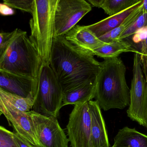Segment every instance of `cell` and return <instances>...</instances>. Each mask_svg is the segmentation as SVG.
<instances>
[{
  "label": "cell",
  "mask_w": 147,
  "mask_h": 147,
  "mask_svg": "<svg viewBox=\"0 0 147 147\" xmlns=\"http://www.w3.org/2000/svg\"><path fill=\"white\" fill-rule=\"evenodd\" d=\"M93 56L74 46L65 36H54L49 65L63 93L96 80L101 63Z\"/></svg>",
  "instance_id": "1"
},
{
  "label": "cell",
  "mask_w": 147,
  "mask_h": 147,
  "mask_svg": "<svg viewBox=\"0 0 147 147\" xmlns=\"http://www.w3.org/2000/svg\"><path fill=\"white\" fill-rule=\"evenodd\" d=\"M42 64L36 47L26 31L16 28L7 33L0 46V68L38 80Z\"/></svg>",
  "instance_id": "2"
},
{
  "label": "cell",
  "mask_w": 147,
  "mask_h": 147,
  "mask_svg": "<svg viewBox=\"0 0 147 147\" xmlns=\"http://www.w3.org/2000/svg\"><path fill=\"white\" fill-rule=\"evenodd\" d=\"M126 67L119 57L104 59L96 79V101L105 111L123 109L130 104Z\"/></svg>",
  "instance_id": "3"
},
{
  "label": "cell",
  "mask_w": 147,
  "mask_h": 147,
  "mask_svg": "<svg viewBox=\"0 0 147 147\" xmlns=\"http://www.w3.org/2000/svg\"><path fill=\"white\" fill-rule=\"evenodd\" d=\"M58 0H34L29 21L30 40L38 51L42 64H50L55 33V14Z\"/></svg>",
  "instance_id": "4"
},
{
  "label": "cell",
  "mask_w": 147,
  "mask_h": 147,
  "mask_svg": "<svg viewBox=\"0 0 147 147\" xmlns=\"http://www.w3.org/2000/svg\"><path fill=\"white\" fill-rule=\"evenodd\" d=\"M63 89L54 72L49 65L41 64L32 110L57 118L63 107Z\"/></svg>",
  "instance_id": "5"
},
{
  "label": "cell",
  "mask_w": 147,
  "mask_h": 147,
  "mask_svg": "<svg viewBox=\"0 0 147 147\" xmlns=\"http://www.w3.org/2000/svg\"><path fill=\"white\" fill-rule=\"evenodd\" d=\"M85 0H58L55 14L54 36H65L91 10Z\"/></svg>",
  "instance_id": "6"
},
{
  "label": "cell",
  "mask_w": 147,
  "mask_h": 147,
  "mask_svg": "<svg viewBox=\"0 0 147 147\" xmlns=\"http://www.w3.org/2000/svg\"><path fill=\"white\" fill-rule=\"evenodd\" d=\"M29 112L33 123L38 146L68 147L69 139L59 125L57 117L42 115L33 110Z\"/></svg>",
  "instance_id": "7"
},
{
  "label": "cell",
  "mask_w": 147,
  "mask_h": 147,
  "mask_svg": "<svg viewBox=\"0 0 147 147\" xmlns=\"http://www.w3.org/2000/svg\"><path fill=\"white\" fill-rule=\"evenodd\" d=\"M72 147H90L91 115L88 102L74 105L67 125Z\"/></svg>",
  "instance_id": "8"
},
{
  "label": "cell",
  "mask_w": 147,
  "mask_h": 147,
  "mask_svg": "<svg viewBox=\"0 0 147 147\" xmlns=\"http://www.w3.org/2000/svg\"><path fill=\"white\" fill-rule=\"evenodd\" d=\"M146 80L142 71L140 54L135 53L133 75L130 89V104L127 110V116L142 126Z\"/></svg>",
  "instance_id": "9"
},
{
  "label": "cell",
  "mask_w": 147,
  "mask_h": 147,
  "mask_svg": "<svg viewBox=\"0 0 147 147\" xmlns=\"http://www.w3.org/2000/svg\"><path fill=\"white\" fill-rule=\"evenodd\" d=\"M0 111L12 126L14 131L27 142L38 146L34 126L29 112H24L16 108L0 96Z\"/></svg>",
  "instance_id": "10"
},
{
  "label": "cell",
  "mask_w": 147,
  "mask_h": 147,
  "mask_svg": "<svg viewBox=\"0 0 147 147\" xmlns=\"http://www.w3.org/2000/svg\"><path fill=\"white\" fill-rule=\"evenodd\" d=\"M38 80L19 76L0 68V88L23 98L35 97Z\"/></svg>",
  "instance_id": "11"
},
{
  "label": "cell",
  "mask_w": 147,
  "mask_h": 147,
  "mask_svg": "<svg viewBox=\"0 0 147 147\" xmlns=\"http://www.w3.org/2000/svg\"><path fill=\"white\" fill-rule=\"evenodd\" d=\"M88 103L91 115L90 147H111L101 109L96 101Z\"/></svg>",
  "instance_id": "12"
},
{
  "label": "cell",
  "mask_w": 147,
  "mask_h": 147,
  "mask_svg": "<svg viewBox=\"0 0 147 147\" xmlns=\"http://www.w3.org/2000/svg\"><path fill=\"white\" fill-rule=\"evenodd\" d=\"M65 37L75 46L91 54L95 49L106 44L97 37L87 26H75Z\"/></svg>",
  "instance_id": "13"
},
{
  "label": "cell",
  "mask_w": 147,
  "mask_h": 147,
  "mask_svg": "<svg viewBox=\"0 0 147 147\" xmlns=\"http://www.w3.org/2000/svg\"><path fill=\"white\" fill-rule=\"evenodd\" d=\"M96 90V80L63 92L62 106L75 105L92 101L95 98Z\"/></svg>",
  "instance_id": "14"
},
{
  "label": "cell",
  "mask_w": 147,
  "mask_h": 147,
  "mask_svg": "<svg viewBox=\"0 0 147 147\" xmlns=\"http://www.w3.org/2000/svg\"><path fill=\"white\" fill-rule=\"evenodd\" d=\"M142 2V1H140L138 3L129 8L117 14L109 16L95 24L87 26V28L99 38L121 25Z\"/></svg>",
  "instance_id": "15"
},
{
  "label": "cell",
  "mask_w": 147,
  "mask_h": 147,
  "mask_svg": "<svg viewBox=\"0 0 147 147\" xmlns=\"http://www.w3.org/2000/svg\"><path fill=\"white\" fill-rule=\"evenodd\" d=\"M137 48L128 39H126L106 43L92 51V54L104 59L117 58L123 53L138 52Z\"/></svg>",
  "instance_id": "16"
},
{
  "label": "cell",
  "mask_w": 147,
  "mask_h": 147,
  "mask_svg": "<svg viewBox=\"0 0 147 147\" xmlns=\"http://www.w3.org/2000/svg\"><path fill=\"white\" fill-rule=\"evenodd\" d=\"M111 147H147V135L135 128L125 127L119 130Z\"/></svg>",
  "instance_id": "17"
},
{
  "label": "cell",
  "mask_w": 147,
  "mask_h": 147,
  "mask_svg": "<svg viewBox=\"0 0 147 147\" xmlns=\"http://www.w3.org/2000/svg\"><path fill=\"white\" fill-rule=\"evenodd\" d=\"M142 2V1L139 6L125 19L121 25L98 38L103 42L106 43L117 41L120 35L143 13Z\"/></svg>",
  "instance_id": "18"
},
{
  "label": "cell",
  "mask_w": 147,
  "mask_h": 147,
  "mask_svg": "<svg viewBox=\"0 0 147 147\" xmlns=\"http://www.w3.org/2000/svg\"><path fill=\"white\" fill-rule=\"evenodd\" d=\"M138 0H104L102 8L109 16L119 14L139 2Z\"/></svg>",
  "instance_id": "19"
},
{
  "label": "cell",
  "mask_w": 147,
  "mask_h": 147,
  "mask_svg": "<svg viewBox=\"0 0 147 147\" xmlns=\"http://www.w3.org/2000/svg\"><path fill=\"white\" fill-rule=\"evenodd\" d=\"M147 25V13L143 12L141 15L118 37L117 41L129 39L139 28Z\"/></svg>",
  "instance_id": "20"
},
{
  "label": "cell",
  "mask_w": 147,
  "mask_h": 147,
  "mask_svg": "<svg viewBox=\"0 0 147 147\" xmlns=\"http://www.w3.org/2000/svg\"><path fill=\"white\" fill-rule=\"evenodd\" d=\"M34 0H4L3 3L12 8L17 9L28 13L32 11Z\"/></svg>",
  "instance_id": "21"
},
{
  "label": "cell",
  "mask_w": 147,
  "mask_h": 147,
  "mask_svg": "<svg viewBox=\"0 0 147 147\" xmlns=\"http://www.w3.org/2000/svg\"><path fill=\"white\" fill-rule=\"evenodd\" d=\"M13 135V132L0 126V147H18Z\"/></svg>",
  "instance_id": "22"
},
{
  "label": "cell",
  "mask_w": 147,
  "mask_h": 147,
  "mask_svg": "<svg viewBox=\"0 0 147 147\" xmlns=\"http://www.w3.org/2000/svg\"><path fill=\"white\" fill-rule=\"evenodd\" d=\"M147 38V25L138 29L132 36V40L135 44H139Z\"/></svg>",
  "instance_id": "23"
},
{
  "label": "cell",
  "mask_w": 147,
  "mask_h": 147,
  "mask_svg": "<svg viewBox=\"0 0 147 147\" xmlns=\"http://www.w3.org/2000/svg\"><path fill=\"white\" fill-rule=\"evenodd\" d=\"M139 52L142 65L147 64V38L139 44Z\"/></svg>",
  "instance_id": "24"
},
{
  "label": "cell",
  "mask_w": 147,
  "mask_h": 147,
  "mask_svg": "<svg viewBox=\"0 0 147 147\" xmlns=\"http://www.w3.org/2000/svg\"><path fill=\"white\" fill-rule=\"evenodd\" d=\"M13 133L14 139L18 147H31V144L26 141L17 133L15 131Z\"/></svg>",
  "instance_id": "25"
},
{
  "label": "cell",
  "mask_w": 147,
  "mask_h": 147,
  "mask_svg": "<svg viewBox=\"0 0 147 147\" xmlns=\"http://www.w3.org/2000/svg\"><path fill=\"white\" fill-rule=\"evenodd\" d=\"M142 126L146 128L147 130V83L146 82L145 98H144V110H143Z\"/></svg>",
  "instance_id": "26"
},
{
  "label": "cell",
  "mask_w": 147,
  "mask_h": 147,
  "mask_svg": "<svg viewBox=\"0 0 147 147\" xmlns=\"http://www.w3.org/2000/svg\"><path fill=\"white\" fill-rule=\"evenodd\" d=\"M12 8L3 3H0V14L3 16H10L14 14Z\"/></svg>",
  "instance_id": "27"
},
{
  "label": "cell",
  "mask_w": 147,
  "mask_h": 147,
  "mask_svg": "<svg viewBox=\"0 0 147 147\" xmlns=\"http://www.w3.org/2000/svg\"><path fill=\"white\" fill-rule=\"evenodd\" d=\"M88 1L93 6L98 8H102L104 0H88Z\"/></svg>",
  "instance_id": "28"
},
{
  "label": "cell",
  "mask_w": 147,
  "mask_h": 147,
  "mask_svg": "<svg viewBox=\"0 0 147 147\" xmlns=\"http://www.w3.org/2000/svg\"><path fill=\"white\" fill-rule=\"evenodd\" d=\"M7 33H0V46L2 45L3 43L4 42L6 39Z\"/></svg>",
  "instance_id": "29"
},
{
  "label": "cell",
  "mask_w": 147,
  "mask_h": 147,
  "mask_svg": "<svg viewBox=\"0 0 147 147\" xmlns=\"http://www.w3.org/2000/svg\"><path fill=\"white\" fill-rule=\"evenodd\" d=\"M142 3L143 12L147 13V0L142 1Z\"/></svg>",
  "instance_id": "30"
},
{
  "label": "cell",
  "mask_w": 147,
  "mask_h": 147,
  "mask_svg": "<svg viewBox=\"0 0 147 147\" xmlns=\"http://www.w3.org/2000/svg\"><path fill=\"white\" fill-rule=\"evenodd\" d=\"M144 76H145V80H146V82L147 83V72L146 73H144Z\"/></svg>",
  "instance_id": "31"
},
{
  "label": "cell",
  "mask_w": 147,
  "mask_h": 147,
  "mask_svg": "<svg viewBox=\"0 0 147 147\" xmlns=\"http://www.w3.org/2000/svg\"><path fill=\"white\" fill-rule=\"evenodd\" d=\"M30 146H31V147H40L39 146H33V145H32V144H30Z\"/></svg>",
  "instance_id": "32"
},
{
  "label": "cell",
  "mask_w": 147,
  "mask_h": 147,
  "mask_svg": "<svg viewBox=\"0 0 147 147\" xmlns=\"http://www.w3.org/2000/svg\"><path fill=\"white\" fill-rule=\"evenodd\" d=\"M2 114V113H1V111H0V117H1V116Z\"/></svg>",
  "instance_id": "33"
},
{
  "label": "cell",
  "mask_w": 147,
  "mask_h": 147,
  "mask_svg": "<svg viewBox=\"0 0 147 147\" xmlns=\"http://www.w3.org/2000/svg\"></svg>",
  "instance_id": "34"
}]
</instances>
